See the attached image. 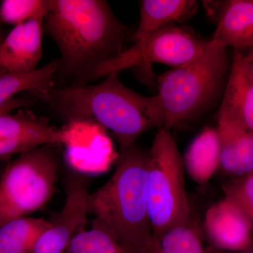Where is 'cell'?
I'll return each mask as SVG.
<instances>
[{
  "label": "cell",
  "instance_id": "6da1fadb",
  "mask_svg": "<svg viewBox=\"0 0 253 253\" xmlns=\"http://www.w3.org/2000/svg\"><path fill=\"white\" fill-rule=\"evenodd\" d=\"M44 33L59 47L56 76L86 85L95 71L124 49L133 33L113 14L104 0H49Z\"/></svg>",
  "mask_w": 253,
  "mask_h": 253
},
{
  "label": "cell",
  "instance_id": "7a4b0ae2",
  "mask_svg": "<svg viewBox=\"0 0 253 253\" xmlns=\"http://www.w3.org/2000/svg\"><path fill=\"white\" fill-rule=\"evenodd\" d=\"M70 123H96L116 136L121 150L154 126L162 127L156 96L138 94L123 84L118 74L96 84L55 87L33 94Z\"/></svg>",
  "mask_w": 253,
  "mask_h": 253
},
{
  "label": "cell",
  "instance_id": "3957f363",
  "mask_svg": "<svg viewBox=\"0 0 253 253\" xmlns=\"http://www.w3.org/2000/svg\"><path fill=\"white\" fill-rule=\"evenodd\" d=\"M148 151L135 144L121 150L114 174L88 197V212L131 253H149L156 237L147 194Z\"/></svg>",
  "mask_w": 253,
  "mask_h": 253
},
{
  "label": "cell",
  "instance_id": "277c9868",
  "mask_svg": "<svg viewBox=\"0 0 253 253\" xmlns=\"http://www.w3.org/2000/svg\"><path fill=\"white\" fill-rule=\"evenodd\" d=\"M231 66L227 48L210 40L197 59L158 78L155 96L162 127L170 129L202 116L221 101Z\"/></svg>",
  "mask_w": 253,
  "mask_h": 253
},
{
  "label": "cell",
  "instance_id": "5b68a950",
  "mask_svg": "<svg viewBox=\"0 0 253 253\" xmlns=\"http://www.w3.org/2000/svg\"><path fill=\"white\" fill-rule=\"evenodd\" d=\"M184 166L170 129L160 128L148 151L147 194L155 237L191 218Z\"/></svg>",
  "mask_w": 253,
  "mask_h": 253
},
{
  "label": "cell",
  "instance_id": "8992f818",
  "mask_svg": "<svg viewBox=\"0 0 253 253\" xmlns=\"http://www.w3.org/2000/svg\"><path fill=\"white\" fill-rule=\"evenodd\" d=\"M58 146L46 145L23 153L0 174V226L49 202L59 172Z\"/></svg>",
  "mask_w": 253,
  "mask_h": 253
},
{
  "label": "cell",
  "instance_id": "52a82bcc",
  "mask_svg": "<svg viewBox=\"0 0 253 253\" xmlns=\"http://www.w3.org/2000/svg\"><path fill=\"white\" fill-rule=\"evenodd\" d=\"M209 42L210 40L200 39L174 25L167 26L134 42L129 48L103 63L95 71L93 81L154 63L180 67L200 57Z\"/></svg>",
  "mask_w": 253,
  "mask_h": 253
},
{
  "label": "cell",
  "instance_id": "ba28073f",
  "mask_svg": "<svg viewBox=\"0 0 253 253\" xmlns=\"http://www.w3.org/2000/svg\"><path fill=\"white\" fill-rule=\"evenodd\" d=\"M66 200L31 253H63L73 238L85 229L87 221L89 178L81 172L65 173Z\"/></svg>",
  "mask_w": 253,
  "mask_h": 253
},
{
  "label": "cell",
  "instance_id": "9c48e42d",
  "mask_svg": "<svg viewBox=\"0 0 253 253\" xmlns=\"http://www.w3.org/2000/svg\"><path fill=\"white\" fill-rule=\"evenodd\" d=\"M70 132L28 108L0 115V158L22 154L46 145L68 144Z\"/></svg>",
  "mask_w": 253,
  "mask_h": 253
},
{
  "label": "cell",
  "instance_id": "30bf717a",
  "mask_svg": "<svg viewBox=\"0 0 253 253\" xmlns=\"http://www.w3.org/2000/svg\"><path fill=\"white\" fill-rule=\"evenodd\" d=\"M45 9L22 24L14 26L0 46V77L33 72L42 57Z\"/></svg>",
  "mask_w": 253,
  "mask_h": 253
},
{
  "label": "cell",
  "instance_id": "8fae6325",
  "mask_svg": "<svg viewBox=\"0 0 253 253\" xmlns=\"http://www.w3.org/2000/svg\"><path fill=\"white\" fill-rule=\"evenodd\" d=\"M205 231L211 243L226 252H241L252 243L253 224L231 200L212 205L206 213Z\"/></svg>",
  "mask_w": 253,
  "mask_h": 253
},
{
  "label": "cell",
  "instance_id": "7c38bea8",
  "mask_svg": "<svg viewBox=\"0 0 253 253\" xmlns=\"http://www.w3.org/2000/svg\"><path fill=\"white\" fill-rule=\"evenodd\" d=\"M206 2L217 22L211 41L238 52L253 47V0Z\"/></svg>",
  "mask_w": 253,
  "mask_h": 253
},
{
  "label": "cell",
  "instance_id": "4fadbf2b",
  "mask_svg": "<svg viewBox=\"0 0 253 253\" xmlns=\"http://www.w3.org/2000/svg\"><path fill=\"white\" fill-rule=\"evenodd\" d=\"M221 168L231 175L253 172V132L226 118L217 117Z\"/></svg>",
  "mask_w": 253,
  "mask_h": 253
},
{
  "label": "cell",
  "instance_id": "5bb4252c",
  "mask_svg": "<svg viewBox=\"0 0 253 253\" xmlns=\"http://www.w3.org/2000/svg\"><path fill=\"white\" fill-rule=\"evenodd\" d=\"M217 117L230 120L253 132V81L244 72L234 58Z\"/></svg>",
  "mask_w": 253,
  "mask_h": 253
},
{
  "label": "cell",
  "instance_id": "9a60e30c",
  "mask_svg": "<svg viewBox=\"0 0 253 253\" xmlns=\"http://www.w3.org/2000/svg\"><path fill=\"white\" fill-rule=\"evenodd\" d=\"M199 3L194 0H143L139 1L140 18L131 41H139L158 30L184 22L198 10Z\"/></svg>",
  "mask_w": 253,
  "mask_h": 253
},
{
  "label": "cell",
  "instance_id": "2e32d148",
  "mask_svg": "<svg viewBox=\"0 0 253 253\" xmlns=\"http://www.w3.org/2000/svg\"><path fill=\"white\" fill-rule=\"evenodd\" d=\"M183 161L193 180L206 184L220 166L217 127H205L190 144Z\"/></svg>",
  "mask_w": 253,
  "mask_h": 253
},
{
  "label": "cell",
  "instance_id": "e0dca14e",
  "mask_svg": "<svg viewBox=\"0 0 253 253\" xmlns=\"http://www.w3.org/2000/svg\"><path fill=\"white\" fill-rule=\"evenodd\" d=\"M50 221L23 217L0 226V253H31L42 234L51 227Z\"/></svg>",
  "mask_w": 253,
  "mask_h": 253
},
{
  "label": "cell",
  "instance_id": "ac0fdd59",
  "mask_svg": "<svg viewBox=\"0 0 253 253\" xmlns=\"http://www.w3.org/2000/svg\"><path fill=\"white\" fill-rule=\"evenodd\" d=\"M59 59H54L33 72L7 75L0 77V106L14 99L23 91L31 94L47 90L56 86Z\"/></svg>",
  "mask_w": 253,
  "mask_h": 253
},
{
  "label": "cell",
  "instance_id": "d6986e66",
  "mask_svg": "<svg viewBox=\"0 0 253 253\" xmlns=\"http://www.w3.org/2000/svg\"><path fill=\"white\" fill-rule=\"evenodd\" d=\"M63 253H131L116 236L97 219L89 230L81 231Z\"/></svg>",
  "mask_w": 253,
  "mask_h": 253
},
{
  "label": "cell",
  "instance_id": "ffe728a7",
  "mask_svg": "<svg viewBox=\"0 0 253 253\" xmlns=\"http://www.w3.org/2000/svg\"><path fill=\"white\" fill-rule=\"evenodd\" d=\"M156 246L160 253H208L191 217L156 238Z\"/></svg>",
  "mask_w": 253,
  "mask_h": 253
},
{
  "label": "cell",
  "instance_id": "44dd1931",
  "mask_svg": "<svg viewBox=\"0 0 253 253\" xmlns=\"http://www.w3.org/2000/svg\"><path fill=\"white\" fill-rule=\"evenodd\" d=\"M49 4V0H4L0 3V20L14 26L34 18Z\"/></svg>",
  "mask_w": 253,
  "mask_h": 253
},
{
  "label": "cell",
  "instance_id": "7402d4cb",
  "mask_svg": "<svg viewBox=\"0 0 253 253\" xmlns=\"http://www.w3.org/2000/svg\"><path fill=\"white\" fill-rule=\"evenodd\" d=\"M222 191L225 198L237 205L253 224V172L226 183Z\"/></svg>",
  "mask_w": 253,
  "mask_h": 253
},
{
  "label": "cell",
  "instance_id": "603a6c76",
  "mask_svg": "<svg viewBox=\"0 0 253 253\" xmlns=\"http://www.w3.org/2000/svg\"><path fill=\"white\" fill-rule=\"evenodd\" d=\"M234 58L244 72L253 81V47L241 52L236 51Z\"/></svg>",
  "mask_w": 253,
  "mask_h": 253
},
{
  "label": "cell",
  "instance_id": "cb8c5ba5",
  "mask_svg": "<svg viewBox=\"0 0 253 253\" xmlns=\"http://www.w3.org/2000/svg\"><path fill=\"white\" fill-rule=\"evenodd\" d=\"M36 101L28 98H16L11 99L6 104L0 106V115L6 114V113H13L15 110L28 108L33 106Z\"/></svg>",
  "mask_w": 253,
  "mask_h": 253
},
{
  "label": "cell",
  "instance_id": "d4e9b609",
  "mask_svg": "<svg viewBox=\"0 0 253 253\" xmlns=\"http://www.w3.org/2000/svg\"><path fill=\"white\" fill-rule=\"evenodd\" d=\"M240 253H253V240L252 243H251L249 247L246 248V249L241 251Z\"/></svg>",
  "mask_w": 253,
  "mask_h": 253
},
{
  "label": "cell",
  "instance_id": "484cf974",
  "mask_svg": "<svg viewBox=\"0 0 253 253\" xmlns=\"http://www.w3.org/2000/svg\"><path fill=\"white\" fill-rule=\"evenodd\" d=\"M149 253H160L158 252L157 248H156V244H155L154 249H153L152 251H151V252H149Z\"/></svg>",
  "mask_w": 253,
  "mask_h": 253
},
{
  "label": "cell",
  "instance_id": "4316f807",
  "mask_svg": "<svg viewBox=\"0 0 253 253\" xmlns=\"http://www.w3.org/2000/svg\"><path fill=\"white\" fill-rule=\"evenodd\" d=\"M4 38H3L2 35H1V31H0V46H1V43L4 41Z\"/></svg>",
  "mask_w": 253,
  "mask_h": 253
},
{
  "label": "cell",
  "instance_id": "83f0119b",
  "mask_svg": "<svg viewBox=\"0 0 253 253\" xmlns=\"http://www.w3.org/2000/svg\"><path fill=\"white\" fill-rule=\"evenodd\" d=\"M211 253H224V252H211Z\"/></svg>",
  "mask_w": 253,
  "mask_h": 253
}]
</instances>
